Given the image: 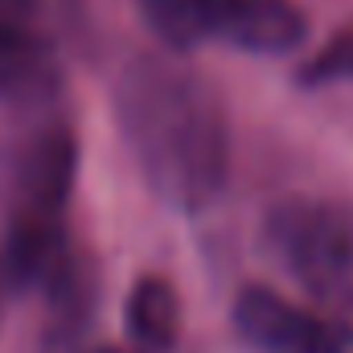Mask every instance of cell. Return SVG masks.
I'll return each mask as SVG.
<instances>
[{
  "mask_svg": "<svg viewBox=\"0 0 353 353\" xmlns=\"http://www.w3.org/2000/svg\"><path fill=\"white\" fill-rule=\"evenodd\" d=\"M119 136L136 173L176 214L210 210L230 181V119L181 54L148 50L119 66L111 87Z\"/></svg>",
  "mask_w": 353,
  "mask_h": 353,
  "instance_id": "1",
  "label": "cell"
},
{
  "mask_svg": "<svg viewBox=\"0 0 353 353\" xmlns=\"http://www.w3.org/2000/svg\"><path fill=\"white\" fill-rule=\"evenodd\" d=\"M279 271L329 316L353 312V210L337 197H283L263 218Z\"/></svg>",
  "mask_w": 353,
  "mask_h": 353,
  "instance_id": "2",
  "label": "cell"
},
{
  "mask_svg": "<svg viewBox=\"0 0 353 353\" xmlns=\"http://www.w3.org/2000/svg\"><path fill=\"white\" fill-rule=\"evenodd\" d=\"M140 21L169 54L226 46L279 58L304 46L308 17L296 0H136Z\"/></svg>",
  "mask_w": 353,
  "mask_h": 353,
  "instance_id": "3",
  "label": "cell"
},
{
  "mask_svg": "<svg viewBox=\"0 0 353 353\" xmlns=\"http://www.w3.org/2000/svg\"><path fill=\"white\" fill-rule=\"evenodd\" d=\"M230 325L255 353H353L350 321L304 308L267 283L239 288Z\"/></svg>",
  "mask_w": 353,
  "mask_h": 353,
  "instance_id": "4",
  "label": "cell"
},
{
  "mask_svg": "<svg viewBox=\"0 0 353 353\" xmlns=\"http://www.w3.org/2000/svg\"><path fill=\"white\" fill-rule=\"evenodd\" d=\"M74 176H79V144L66 128H46L33 140H25L12 152V173H8L17 218L58 222L74 193Z\"/></svg>",
  "mask_w": 353,
  "mask_h": 353,
  "instance_id": "5",
  "label": "cell"
},
{
  "mask_svg": "<svg viewBox=\"0 0 353 353\" xmlns=\"http://www.w3.org/2000/svg\"><path fill=\"white\" fill-rule=\"evenodd\" d=\"M70 275V243L58 222H33V218H12L4 247H0V279L12 292H33L46 288L54 292Z\"/></svg>",
  "mask_w": 353,
  "mask_h": 353,
  "instance_id": "6",
  "label": "cell"
},
{
  "mask_svg": "<svg viewBox=\"0 0 353 353\" xmlns=\"http://www.w3.org/2000/svg\"><path fill=\"white\" fill-rule=\"evenodd\" d=\"M58 87L54 50L12 17H0V103H41Z\"/></svg>",
  "mask_w": 353,
  "mask_h": 353,
  "instance_id": "7",
  "label": "cell"
},
{
  "mask_svg": "<svg viewBox=\"0 0 353 353\" xmlns=\"http://www.w3.org/2000/svg\"><path fill=\"white\" fill-rule=\"evenodd\" d=\"M123 329L140 353H173L181 337V296L165 275H140L123 300Z\"/></svg>",
  "mask_w": 353,
  "mask_h": 353,
  "instance_id": "8",
  "label": "cell"
},
{
  "mask_svg": "<svg viewBox=\"0 0 353 353\" xmlns=\"http://www.w3.org/2000/svg\"><path fill=\"white\" fill-rule=\"evenodd\" d=\"M296 83L308 87V90H325V87L353 83V29L329 37V41L296 70Z\"/></svg>",
  "mask_w": 353,
  "mask_h": 353,
  "instance_id": "9",
  "label": "cell"
},
{
  "mask_svg": "<svg viewBox=\"0 0 353 353\" xmlns=\"http://www.w3.org/2000/svg\"><path fill=\"white\" fill-rule=\"evenodd\" d=\"M87 353H140V350H119V345H94Z\"/></svg>",
  "mask_w": 353,
  "mask_h": 353,
  "instance_id": "10",
  "label": "cell"
}]
</instances>
